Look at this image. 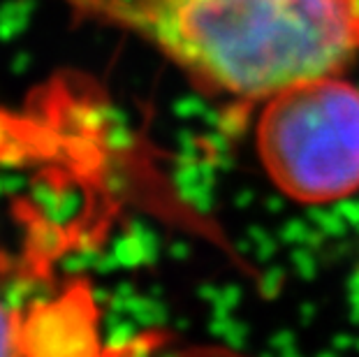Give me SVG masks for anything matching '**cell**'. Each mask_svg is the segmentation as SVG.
Instances as JSON below:
<instances>
[{
	"mask_svg": "<svg viewBox=\"0 0 359 357\" xmlns=\"http://www.w3.org/2000/svg\"><path fill=\"white\" fill-rule=\"evenodd\" d=\"M133 30L204 93L248 105L359 58V0H70Z\"/></svg>",
	"mask_w": 359,
	"mask_h": 357,
	"instance_id": "6da1fadb",
	"label": "cell"
},
{
	"mask_svg": "<svg viewBox=\"0 0 359 357\" xmlns=\"http://www.w3.org/2000/svg\"><path fill=\"white\" fill-rule=\"evenodd\" d=\"M266 177L299 204L359 191V86L343 74L299 81L266 97L255 123Z\"/></svg>",
	"mask_w": 359,
	"mask_h": 357,
	"instance_id": "7a4b0ae2",
	"label": "cell"
},
{
	"mask_svg": "<svg viewBox=\"0 0 359 357\" xmlns=\"http://www.w3.org/2000/svg\"><path fill=\"white\" fill-rule=\"evenodd\" d=\"M21 357H102L88 295L65 292L33 309L24 321Z\"/></svg>",
	"mask_w": 359,
	"mask_h": 357,
	"instance_id": "3957f363",
	"label": "cell"
},
{
	"mask_svg": "<svg viewBox=\"0 0 359 357\" xmlns=\"http://www.w3.org/2000/svg\"><path fill=\"white\" fill-rule=\"evenodd\" d=\"M24 355V318L0 302V357Z\"/></svg>",
	"mask_w": 359,
	"mask_h": 357,
	"instance_id": "277c9868",
	"label": "cell"
},
{
	"mask_svg": "<svg viewBox=\"0 0 359 357\" xmlns=\"http://www.w3.org/2000/svg\"><path fill=\"white\" fill-rule=\"evenodd\" d=\"M147 357H250V355L225 346H183L177 348V351H160V355H147Z\"/></svg>",
	"mask_w": 359,
	"mask_h": 357,
	"instance_id": "5b68a950",
	"label": "cell"
}]
</instances>
